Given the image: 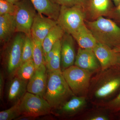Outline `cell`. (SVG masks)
<instances>
[{
    "instance_id": "cell-1",
    "label": "cell",
    "mask_w": 120,
    "mask_h": 120,
    "mask_svg": "<svg viewBox=\"0 0 120 120\" xmlns=\"http://www.w3.org/2000/svg\"><path fill=\"white\" fill-rule=\"evenodd\" d=\"M120 87V65L97 72L92 77L87 98L95 105L105 103Z\"/></svg>"
},
{
    "instance_id": "cell-2",
    "label": "cell",
    "mask_w": 120,
    "mask_h": 120,
    "mask_svg": "<svg viewBox=\"0 0 120 120\" xmlns=\"http://www.w3.org/2000/svg\"><path fill=\"white\" fill-rule=\"evenodd\" d=\"M73 95L62 70L48 71L47 87L43 98L52 110L58 109Z\"/></svg>"
},
{
    "instance_id": "cell-3",
    "label": "cell",
    "mask_w": 120,
    "mask_h": 120,
    "mask_svg": "<svg viewBox=\"0 0 120 120\" xmlns=\"http://www.w3.org/2000/svg\"><path fill=\"white\" fill-rule=\"evenodd\" d=\"M26 34L16 32L9 41L2 46L0 57L2 69L6 78L16 75L22 63V47Z\"/></svg>"
},
{
    "instance_id": "cell-4",
    "label": "cell",
    "mask_w": 120,
    "mask_h": 120,
    "mask_svg": "<svg viewBox=\"0 0 120 120\" xmlns=\"http://www.w3.org/2000/svg\"><path fill=\"white\" fill-rule=\"evenodd\" d=\"M85 23L98 42L112 48L120 45V26L113 20L101 16Z\"/></svg>"
},
{
    "instance_id": "cell-5",
    "label": "cell",
    "mask_w": 120,
    "mask_h": 120,
    "mask_svg": "<svg viewBox=\"0 0 120 120\" xmlns=\"http://www.w3.org/2000/svg\"><path fill=\"white\" fill-rule=\"evenodd\" d=\"M62 73L74 95L87 98L94 74L75 65L62 71Z\"/></svg>"
},
{
    "instance_id": "cell-6",
    "label": "cell",
    "mask_w": 120,
    "mask_h": 120,
    "mask_svg": "<svg viewBox=\"0 0 120 120\" xmlns=\"http://www.w3.org/2000/svg\"><path fill=\"white\" fill-rule=\"evenodd\" d=\"M86 18L84 8L76 4L71 7L61 6L57 21L65 33L72 35L85 23Z\"/></svg>"
},
{
    "instance_id": "cell-7",
    "label": "cell",
    "mask_w": 120,
    "mask_h": 120,
    "mask_svg": "<svg viewBox=\"0 0 120 120\" xmlns=\"http://www.w3.org/2000/svg\"><path fill=\"white\" fill-rule=\"evenodd\" d=\"M21 115L37 118L52 112V109L43 97L27 92L19 101Z\"/></svg>"
},
{
    "instance_id": "cell-8",
    "label": "cell",
    "mask_w": 120,
    "mask_h": 120,
    "mask_svg": "<svg viewBox=\"0 0 120 120\" xmlns=\"http://www.w3.org/2000/svg\"><path fill=\"white\" fill-rule=\"evenodd\" d=\"M14 17L16 24V32L31 35V27L37 11L30 0H20L15 4Z\"/></svg>"
},
{
    "instance_id": "cell-9",
    "label": "cell",
    "mask_w": 120,
    "mask_h": 120,
    "mask_svg": "<svg viewBox=\"0 0 120 120\" xmlns=\"http://www.w3.org/2000/svg\"><path fill=\"white\" fill-rule=\"evenodd\" d=\"M74 65L93 74L101 70V65L92 49L79 47Z\"/></svg>"
},
{
    "instance_id": "cell-10",
    "label": "cell",
    "mask_w": 120,
    "mask_h": 120,
    "mask_svg": "<svg viewBox=\"0 0 120 120\" xmlns=\"http://www.w3.org/2000/svg\"><path fill=\"white\" fill-rule=\"evenodd\" d=\"M87 98L73 95L61 106L52 110L56 116L71 117L82 112L87 105Z\"/></svg>"
},
{
    "instance_id": "cell-11",
    "label": "cell",
    "mask_w": 120,
    "mask_h": 120,
    "mask_svg": "<svg viewBox=\"0 0 120 120\" xmlns=\"http://www.w3.org/2000/svg\"><path fill=\"white\" fill-rule=\"evenodd\" d=\"M48 71L45 64L36 69L35 72L28 81L27 92L44 97L47 87Z\"/></svg>"
},
{
    "instance_id": "cell-12",
    "label": "cell",
    "mask_w": 120,
    "mask_h": 120,
    "mask_svg": "<svg viewBox=\"0 0 120 120\" xmlns=\"http://www.w3.org/2000/svg\"><path fill=\"white\" fill-rule=\"evenodd\" d=\"M57 24V20L37 12L31 27V36L42 44L49 32Z\"/></svg>"
},
{
    "instance_id": "cell-13",
    "label": "cell",
    "mask_w": 120,
    "mask_h": 120,
    "mask_svg": "<svg viewBox=\"0 0 120 120\" xmlns=\"http://www.w3.org/2000/svg\"><path fill=\"white\" fill-rule=\"evenodd\" d=\"M8 79L6 86V98L9 102L14 105L20 101L27 92L28 82L16 75Z\"/></svg>"
},
{
    "instance_id": "cell-14",
    "label": "cell",
    "mask_w": 120,
    "mask_h": 120,
    "mask_svg": "<svg viewBox=\"0 0 120 120\" xmlns=\"http://www.w3.org/2000/svg\"><path fill=\"white\" fill-rule=\"evenodd\" d=\"M93 50L101 65V70L118 65V54L113 48L98 42Z\"/></svg>"
},
{
    "instance_id": "cell-15",
    "label": "cell",
    "mask_w": 120,
    "mask_h": 120,
    "mask_svg": "<svg viewBox=\"0 0 120 120\" xmlns=\"http://www.w3.org/2000/svg\"><path fill=\"white\" fill-rule=\"evenodd\" d=\"M112 0H88L85 8L90 21L101 16H109L113 8Z\"/></svg>"
},
{
    "instance_id": "cell-16",
    "label": "cell",
    "mask_w": 120,
    "mask_h": 120,
    "mask_svg": "<svg viewBox=\"0 0 120 120\" xmlns=\"http://www.w3.org/2000/svg\"><path fill=\"white\" fill-rule=\"evenodd\" d=\"M74 38L71 35L65 33L61 39V56L62 71L74 65L76 55Z\"/></svg>"
},
{
    "instance_id": "cell-17",
    "label": "cell",
    "mask_w": 120,
    "mask_h": 120,
    "mask_svg": "<svg viewBox=\"0 0 120 120\" xmlns=\"http://www.w3.org/2000/svg\"><path fill=\"white\" fill-rule=\"evenodd\" d=\"M16 33V24L13 15H0V42L2 45L8 42Z\"/></svg>"
},
{
    "instance_id": "cell-18",
    "label": "cell",
    "mask_w": 120,
    "mask_h": 120,
    "mask_svg": "<svg viewBox=\"0 0 120 120\" xmlns=\"http://www.w3.org/2000/svg\"><path fill=\"white\" fill-rule=\"evenodd\" d=\"M71 35L77 42L79 47L82 49H93L98 43L86 23L80 26L77 31Z\"/></svg>"
},
{
    "instance_id": "cell-19",
    "label": "cell",
    "mask_w": 120,
    "mask_h": 120,
    "mask_svg": "<svg viewBox=\"0 0 120 120\" xmlns=\"http://www.w3.org/2000/svg\"><path fill=\"white\" fill-rule=\"evenodd\" d=\"M39 14L57 20L60 13V6L50 0H30Z\"/></svg>"
},
{
    "instance_id": "cell-20",
    "label": "cell",
    "mask_w": 120,
    "mask_h": 120,
    "mask_svg": "<svg viewBox=\"0 0 120 120\" xmlns=\"http://www.w3.org/2000/svg\"><path fill=\"white\" fill-rule=\"evenodd\" d=\"M65 33L64 31L58 24L51 29L42 43L45 58L56 42L62 38Z\"/></svg>"
},
{
    "instance_id": "cell-21",
    "label": "cell",
    "mask_w": 120,
    "mask_h": 120,
    "mask_svg": "<svg viewBox=\"0 0 120 120\" xmlns=\"http://www.w3.org/2000/svg\"><path fill=\"white\" fill-rule=\"evenodd\" d=\"M36 70L33 59L23 63L18 69L16 75L23 80L28 82Z\"/></svg>"
},
{
    "instance_id": "cell-22",
    "label": "cell",
    "mask_w": 120,
    "mask_h": 120,
    "mask_svg": "<svg viewBox=\"0 0 120 120\" xmlns=\"http://www.w3.org/2000/svg\"><path fill=\"white\" fill-rule=\"evenodd\" d=\"M32 37L33 43L32 59L34 62L36 69L45 64L42 44L41 42Z\"/></svg>"
},
{
    "instance_id": "cell-23",
    "label": "cell",
    "mask_w": 120,
    "mask_h": 120,
    "mask_svg": "<svg viewBox=\"0 0 120 120\" xmlns=\"http://www.w3.org/2000/svg\"><path fill=\"white\" fill-rule=\"evenodd\" d=\"M61 39L58 40L56 42V50L55 53L51 60L45 64L48 71L61 70Z\"/></svg>"
},
{
    "instance_id": "cell-24",
    "label": "cell",
    "mask_w": 120,
    "mask_h": 120,
    "mask_svg": "<svg viewBox=\"0 0 120 120\" xmlns=\"http://www.w3.org/2000/svg\"><path fill=\"white\" fill-rule=\"evenodd\" d=\"M33 43L32 36L26 35L22 47V63L32 59Z\"/></svg>"
},
{
    "instance_id": "cell-25",
    "label": "cell",
    "mask_w": 120,
    "mask_h": 120,
    "mask_svg": "<svg viewBox=\"0 0 120 120\" xmlns=\"http://www.w3.org/2000/svg\"><path fill=\"white\" fill-rule=\"evenodd\" d=\"M19 101L8 109L0 112V120H15L21 115Z\"/></svg>"
},
{
    "instance_id": "cell-26",
    "label": "cell",
    "mask_w": 120,
    "mask_h": 120,
    "mask_svg": "<svg viewBox=\"0 0 120 120\" xmlns=\"http://www.w3.org/2000/svg\"><path fill=\"white\" fill-rule=\"evenodd\" d=\"M111 112H120V89L118 94L114 98L100 106Z\"/></svg>"
},
{
    "instance_id": "cell-27",
    "label": "cell",
    "mask_w": 120,
    "mask_h": 120,
    "mask_svg": "<svg viewBox=\"0 0 120 120\" xmlns=\"http://www.w3.org/2000/svg\"><path fill=\"white\" fill-rule=\"evenodd\" d=\"M107 110L106 109V111ZM106 111H93L84 116V120H109L110 116Z\"/></svg>"
},
{
    "instance_id": "cell-28",
    "label": "cell",
    "mask_w": 120,
    "mask_h": 120,
    "mask_svg": "<svg viewBox=\"0 0 120 120\" xmlns=\"http://www.w3.org/2000/svg\"><path fill=\"white\" fill-rule=\"evenodd\" d=\"M15 9V4L6 0H0V15L7 14L14 15Z\"/></svg>"
},
{
    "instance_id": "cell-29",
    "label": "cell",
    "mask_w": 120,
    "mask_h": 120,
    "mask_svg": "<svg viewBox=\"0 0 120 120\" xmlns=\"http://www.w3.org/2000/svg\"><path fill=\"white\" fill-rule=\"evenodd\" d=\"M108 17L120 22V2L117 5L113 7Z\"/></svg>"
},
{
    "instance_id": "cell-30",
    "label": "cell",
    "mask_w": 120,
    "mask_h": 120,
    "mask_svg": "<svg viewBox=\"0 0 120 120\" xmlns=\"http://www.w3.org/2000/svg\"><path fill=\"white\" fill-rule=\"evenodd\" d=\"M5 78H6L5 74L2 69L0 72V99L2 101L4 99Z\"/></svg>"
},
{
    "instance_id": "cell-31",
    "label": "cell",
    "mask_w": 120,
    "mask_h": 120,
    "mask_svg": "<svg viewBox=\"0 0 120 120\" xmlns=\"http://www.w3.org/2000/svg\"><path fill=\"white\" fill-rule=\"evenodd\" d=\"M52 2L60 6L71 7L76 4L75 0H50Z\"/></svg>"
},
{
    "instance_id": "cell-32",
    "label": "cell",
    "mask_w": 120,
    "mask_h": 120,
    "mask_svg": "<svg viewBox=\"0 0 120 120\" xmlns=\"http://www.w3.org/2000/svg\"><path fill=\"white\" fill-rule=\"evenodd\" d=\"M37 118L26 115H21L15 120H34Z\"/></svg>"
},
{
    "instance_id": "cell-33",
    "label": "cell",
    "mask_w": 120,
    "mask_h": 120,
    "mask_svg": "<svg viewBox=\"0 0 120 120\" xmlns=\"http://www.w3.org/2000/svg\"><path fill=\"white\" fill-rule=\"evenodd\" d=\"M76 4L82 6L85 9L88 0H75Z\"/></svg>"
},
{
    "instance_id": "cell-34",
    "label": "cell",
    "mask_w": 120,
    "mask_h": 120,
    "mask_svg": "<svg viewBox=\"0 0 120 120\" xmlns=\"http://www.w3.org/2000/svg\"><path fill=\"white\" fill-rule=\"evenodd\" d=\"M114 52L117 53H120V45L113 48Z\"/></svg>"
},
{
    "instance_id": "cell-35",
    "label": "cell",
    "mask_w": 120,
    "mask_h": 120,
    "mask_svg": "<svg viewBox=\"0 0 120 120\" xmlns=\"http://www.w3.org/2000/svg\"><path fill=\"white\" fill-rule=\"evenodd\" d=\"M6 0L8 1L11 2V3H12V4H15L17 3V2L19 1L20 0Z\"/></svg>"
},
{
    "instance_id": "cell-36",
    "label": "cell",
    "mask_w": 120,
    "mask_h": 120,
    "mask_svg": "<svg viewBox=\"0 0 120 120\" xmlns=\"http://www.w3.org/2000/svg\"><path fill=\"white\" fill-rule=\"evenodd\" d=\"M112 1H113L115 6L117 5L120 2V0H112Z\"/></svg>"
},
{
    "instance_id": "cell-37",
    "label": "cell",
    "mask_w": 120,
    "mask_h": 120,
    "mask_svg": "<svg viewBox=\"0 0 120 120\" xmlns=\"http://www.w3.org/2000/svg\"><path fill=\"white\" fill-rule=\"evenodd\" d=\"M118 54V64L120 65V53H117Z\"/></svg>"
},
{
    "instance_id": "cell-38",
    "label": "cell",
    "mask_w": 120,
    "mask_h": 120,
    "mask_svg": "<svg viewBox=\"0 0 120 120\" xmlns=\"http://www.w3.org/2000/svg\"></svg>"
}]
</instances>
